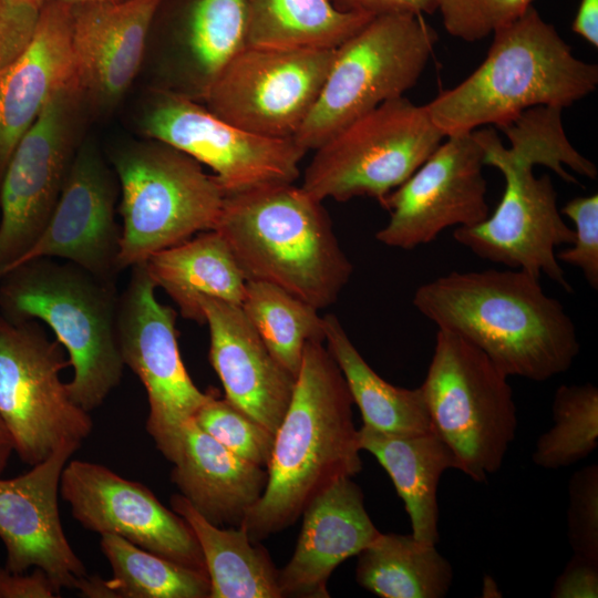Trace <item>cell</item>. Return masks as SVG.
Masks as SVG:
<instances>
[{"label":"cell","mask_w":598,"mask_h":598,"mask_svg":"<svg viewBox=\"0 0 598 598\" xmlns=\"http://www.w3.org/2000/svg\"><path fill=\"white\" fill-rule=\"evenodd\" d=\"M426 319L482 350L508 377L543 382L571 367L580 344L564 306L518 269L452 271L421 285Z\"/></svg>","instance_id":"obj_1"},{"label":"cell","mask_w":598,"mask_h":598,"mask_svg":"<svg viewBox=\"0 0 598 598\" xmlns=\"http://www.w3.org/2000/svg\"><path fill=\"white\" fill-rule=\"evenodd\" d=\"M324 341H309L274 439L267 484L241 523L254 543L292 525L309 502L362 470L350 391Z\"/></svg>","instance_id":"obj_2"},{"label":"cell","mask_w":598,"mask_h":598,"mask_svg":"<svg viewBox=\"0 0 598 598\" xmlns=\"http://www.w3.org/2000/svg\"><path fill=\"white\" fill-rule=\"evenodd\" d=\"M214 230L246 280L275 285L318 310L337 301L353 271L321 202L293 183L225 195Z\"/></svg>","instance_id":"obj_3"},{"label":"cell","mask_w":598,"mask_h":598,"mask_svg":"<svg viewBox=\"0 0 598 598\" xmlns=\"http://www.w3.org/2000/svg\"><path fill=\"white\" fill-rule=\"evenodd\" d=\"M493 35L477 69L425 104L445 137L499 128L535 106L564 109L596 90L598 66L577 59L533 6Z\"/></svg>","instance_id":"obj_4"},{"label":"cell","mask_w":598,"mask_h":598,"mask_svg":"<svg viewBox=\"0 0 598 598\" xmlns=\"http://www.w3.org/2000/svg\"><path fill=\"white\" fill-rule=\"evenodd\" d=\"M117 305L113 282L65 260L33 259L0 279V315L51 328L73 368L70 396L86 412L99 408L123 375Z\"/></svg>","instance_id":"obj_5"},{"label":"cell","mask_w":598,"mask_h":598,"mask_svg":"<svg viewBox=\"0 0 598 598\" xmlns=\"http://www.w3.org/2000/svg\"><path fill=\"white\" fill-rule=\"evenodd\" d=\"M474 131L484 150V164L503 174L505 188L494 213L473 226L456 227L454 239L482 259L538 279L545 275L570 292L556 247L570 245L575 231L557 207L551 178L534 175V166L544 163L539 144L526 133L512 132L505 147L494 130Z\"/></svg>","instance_id":"obj_6"},{"label":"cell","mask_w":598,"mask_h":598,"mask_svg":"<svg viewBox=\"0 0 598 598\" xmlns=\"http://www.w3.org/2000/svg\"><path fill=\"white\" fill-rule=\"evenodd\" d=\"M112 163L123 218L120 270L214 229L225 193L190 156L147 138L116 151Z\"/></svg>","instance_id":"obj_7"},{"label":"cell","mask_w":598,"mask_h":598,"mask_svg":"<svg viewBox=\"0 0 598 598\" xmlns=\"http://www.w3.org/2000/svg\"><path fill=\"white\" fill-rule=\"evenodd\" d=\"M421 389L432 430L453 452L457 470L485 482L502 467L516 435L508 375L482 350L439 329Z\"/></svg>","instance_id":"obj_8"},{"label":"cell","mask_w":598,"mask_h":598,"mask_svg":"<svg viewBox=\"0 0 598 598\" xmlns=\"http://www.w3.org/2000/svg\"><path fill=\"white\" fill-rule=\"evenodd\" d=\"M435 30L422 14L373 17L336 51L319 97L293 136L317 150L350 123L413 87L433 53Z\"/></svg>","instance_id":"obj_9"},{"label":"cell","mask_w":598,"mask_h":598,"mask_svg":"<svg viewBox=\"0 0 598 598\" xmlns=\"http://www.w3.org/2000/svg\"><path fill=\"white\" fill-rule=\"evenodd\" d=\"M444 138L425 105L385 101L315 150L301 188L320 202L367 196L382 205Z\"/></svg>","instance_id":"obj_10"},{"label":"cell","mask_w":598,"mask_h":598,"mask_svg":"<svg viewBox=\"0 0 598 598\" xmlns=\"http://www.w3.org/2000/svg\"><path fill=\"white\" fill-rule=\"evenodd\" d=\"M70 367L64 348L37 320L0 315V417L22 462L35 465L59 446H81L92 429L61 372Z\"/></svg>","instance_id":"obj_11"},{"label":"cell","mask_w":598,"mask_h":598,"mask_svg":"<svg viewBox=\"0 0 598 598\" xmlns=\"http://www.w3.org/2000/svg\"><path fill=\"white\" fill-rule=\"evenodd\" d=\"M118 296L117 340L124 365L145 388L150 412L146 430L172 463L181 452L185 430L209 398L200 391L182 360L176 311L161 303L145 264L132 268Z\"/></svg>","instance_id":"obj_12"},{"label":"cell","mask_w":598,"mask_h":598,"mask_svg":"<svg viewBox=\"0 0 598 598\" xmlns=\"http://www.w3.org/2000/svg\"><path fill=\"white\" fill-rule=\"evenodd\" d=\"M140 132L214 172L225 195L272 183H293L307 153L293 140L244 131L204 103L151 86L142 104Z\"/></svg>","instance_id":"obj_13"},{"label":"cell","mask_w":598,"mask_h":598,"mask_svg":"<svg viewBox=\"0 0 598 598\" xmlns=\"http://www.w3.org/2000/svg\"><path fill=\"white\" fill-rule=\"evenodd\" d=\"M83 109L73 82L61 86L10 156L0 183V279L32 247L58 203Z\"/></svg>","instance_id":"obj_14"},{"label":"cell","mask_w":598,"mask_h":598,"mask_svg":"<svg viewBox=\"0 0 598 598\" xmlns=\"http://www.w3.org/2000/svg\"><path fill=\"white\" fill-rule=\"evenodd\" d=\"M334 51L246 45L227 63L202 103L244 131L293 137L319 97Z\"/></svg>","instance_id":"obj_15"},{"label":"cell","mask_w":598,"mask_h":598,"mask_svg":"<svg viewBox=\"0 0 598 598\" xmlns=\"http://www.w3.org/2000/svg\"><path fill=\"white\" fill-rule=\"evenodd\" d=\"M484 150L475 131L447 136L383 204L388 224L375 238L385 246L413 249L450 227L473 226L488 216Z\"/></svg>","instance_id":"obj_16"},{"label":"cell","mask_w":598,"mask_h":598,"mask_svg":"<svg viewBox=\"0 0 598 598\" xmlns=\"http://www.w3.org/2000/svg\"><path fill=\"white\" fill-rule=\"evenodd\" d=\"M60 493L84 528L121 536L145 550L207 574L188 524L143 484L104 465L75 460L62 471Z\"/></svg>","instance_id":"obj_17"},{"label":"cell","mask_w":598,"mask_h":598,"mask_svg":"<svg viewBox=\"0 0 598 598\" xmlns=\"http://www.w3.org/2000/svg\"><path fill=\"white\" fill-rule=\"evenodd\" d=\"M116 182L99 150L91 142L82 144L44 229L11 268L39 258L62 259L113 282L121 248Z\"/></svg>","instance_id":"obj_18"},{"label":"cell","mask_w":598,"mask_h":598,"mask_svg":"<svg viewBox=\"0 0 598 598\" xmlns=\"http://www.w3.org/2000/svg\"><path fill=\"white\" fill-rule=\"evenodd\" d=\"M80 446L63 444L48 458L17 477L0 476V538L6 568L42 569L53 585L76 589L87 575L62 528L58 495L65 464Z\"/></svg>","instance_id":"obj_19"},{"label":"cell","mask_w":598,"mask_h":598,"mask_svg":"<svg viewBox=\"0 0 598 598\" xmlns=\"http://www.w3.org/2000/svg\"><path fill=\"white\" fill-rule=\"evenodd\" d=\"M164 0H118L72 6L73 78L83 105L110 111L145 59Z\"/></svg>","instance_id":"obj_20"},{"label":"cell","mask_w":598,"mask_h":598,"mask_svg":"<svg viewBox=\"0 0 598 598\" xmlns=\"http://www.w3.org/2000/svg\"><path fill=\"white\" fill-rule=\"evenodd\" d=\"M202 309L209 330V361L225 398L275 434L296 378L270 353L241 306L205 299Z\"/></svg>","instance_id":"obj_21"},{"label":"cell","mask_w":598,"mask_h":598,"mask_svg":"<svg viewBox=\"0 0 598 598\" xmlns=\"http://www.w3.org/2000/svg\"><path fill=\"white\" fill-rule=\"evenodd\" d=\"M246 0H187L153 48L154 84L203 102L227 63L246 47Z\"/></svg>","instance_id":"obj_22"},{"label":"cell","mask_w":598,"mask_h":598,"mask_svg":"<svg viewBox=\"0 0 598 598\" xmlns=\"http://www.w3.org/2000/svg\"><path fill=\"white\" fill-rule=\"evenodd\" d=\"M292 557L279 570L281 597H329L332 571L368 547L381 532L364 506L352 477L341 478L315 496L303 509Z\"/></svg>","instance_id":"obj_23"},{"label":"cell","mask_w":598,"mask_h":598,"mask_svg":"<svg viewBox=\"0 0 598 598\" xmlns=\"http://www.w3.org/2000/svg\"><path fill=\"white\" fill-rule=\"evenodd\" d=\"M72 6L49 0L32 37L0 75V183L20 138L56 90L72 81Z\"/></svg>","instance_id":"obj_24"},{"label":"cell","mask_w":598,"mask_h":598,"mask_svg":"<svg viewBox=\"0 0 598 598\" xmlns=\"http://www.w3.org/2000/svg\"><path fill=\"white\" fill-rule=\"evenodd\" d=\"M172 482L181 495L209 523L240 526L267 484V468L234 454L194 420L185 430Z\"/></svg>","instance_id":"obj_25"},{"label":"cell","mask_w":598,"mask_h":598,"mask_svg":"<svg viewBox=\"0 0 598 598\" xmlns=\"http://www.w3.org/2000/svg\"><path fill=\"white\" fill-rule=\"evenodd\" d=\"M361 451L371 453L391 477L410 517L412 535L436 545L439 535L437 487L442 474L457 470L455 456L433 431L388 434L362 425Z\"/></svg>","instance_id":"obj_26"},{"label":"cell","mask_w":598,"mask_h":598,"mask_svg":"<svg viewBox=\"0 0 598 598\" xmlns=\"http://www.w3.org/2000/svg\"><path fill=\"white\" fill-rule=\"evenodd\" d=\"M144 264L156 288L173 299L185 319L205 324V299L241 305L247 280L227 243L214 229L157 251Z\"/></svg>","instance_id":"obj_27"},{"label":"cell","mask_w":598,"mask_h":598,"mask_svg":"<svg viewBox=\"0 0 598 598\" xmlns=\"http://www.w3.org/2000/svg\"><path fill=\"white\" fill-rule=\"evenodd\" d=\"M171 505L199 544L210 582L209 598L281 597L279 570L241 526L225 529L209 523L182 495H173Z\"/></svg>","instance_id":"obj_28"},{"label":"cell","mask_w":598,"mask_h":598,"mask_svg":"<svg viewBox=\"0 0 598 598\" xmlns=\"http://www.w3.org/2000/svg\"><path fill=\"white\" fill-rule=\"evenodd\" d=\"M324 342L339 365L363 425L388 434L432 430L421 386L405 389L382 379L362 358L334 315L323 316Z\"/></svg>","instance_id":"obj_29"},{"label":"cell","mask_w":598,"mask_h":598,"mask_svg":"<svg viewBox=\"0 0 598 598\" xmlns=\"http://www.w3.org/2000/svg\"><path fill=\"white\" fill-rule=\"evenodd\" d=\"M246 45L265 49H337L373 17L344 11L331 0H246Z\"/></svg>","instance_id":"obj_30"},{"label":"cell","mask_w":598,"mask_h":598,"mask_svg":"<svg viewBox=\"0 0 598 598\" xmlns=\"http://www.w3.org/2000/svg\"><path fill=\"white\" fill-rule=\"evenodd\" d=\"M101 550L113 576L83 577L76 589L89 598H209L210 582L204 571L145 550L125 538L102 534Z\"/></svg>","instance_id":"obj_31"},{"label":"cell","mask_w":598,"mask_h":598,"mask_svg":"<svg viewBox=\"0 0 598 598\" xmlns=\"http://www.w3.org/2000/svg\"><path fill=\"white\" fill-rule=\"evenodd\" d=\"M357 556V582L382 598H443L453 581L450 561L412 534L380 533Z\"/></svg>","instance_id":"obj_32"},{"label":"cell","mask_w":598,"mask_h":598,"mask_svg":"<svg viewBox=\"0 0 598 598\" xmlns=\"http://www.w3.org/2000/svg\"><path fill=\"white\" fill-rule=\"evenodd\" d=\"M241 309L275 359L296 379L309 341H324L323 317L310 303L264 281L247 280Z\"/></svg>","instance_id":"obj_33"},{"label":"cell","mask_w":598,"mask_h":598,"mask_svg":"<svg viewBox=\"0 0 598 598\" xmlns=\"http://www.w3.org/2000/svg\"><path fill=\"white\" fill-rule=\"evenodd\" d=\"M553 426L539 435L533 462L546 470L570 466L598 446V389L561 384L553 400Z\"/></svg>","instance_id":"obj_34"},{"label":"cell","mask_w":598,"mask_h":598,"mask_svg":"<svg viewBox=\"0 0 598 598\" xmlns=\"http://www.w3.org/2000/svg\"><path fill=\"white\" fill-rule=\"evenodd\" d=\"M194 422L234 454L267 468L275 434L226 398L219 399L215 391H210Z\"/></svg>","instance_id":"obj_35"},{"label":"cell","mask_w":598,"mask_h":598,"mask_svg":"<svg viewBox=\"0 0 598 598\" xmlns=\"http://www.w3.org/2000/svg\"><path fill=\"white\" fill-rule=\"evenodd\" d=\"M534 0H437L446 32L466 42L492 34L520 17Z\"/></svg>","instance_id":"obj_36"},{"label":"cell","mask_w":598,"mask_h":598,"mask_svg":"<svg viewBox=\"0 0 598 598\" xmlns=\"http://www.w3.org/2000/svg\"><path fill=\"white\" fill-rule=\"evenodd\" d=\"M567 538L574 555L598 563V465L574 472L568 482Z\"/></svg>","instance_id":"obj_37"},{"label":"cell","mask_w":598,"mask_h":598,"mask_svg":"<svg viewBox=\"0 0 598 598\" xmlns=\"http://www.w3.org/2000/svg\"><path fill=\"white\" fill-rule=\"evenodd\" d=\"M575 225L569 247L556 252L557 259L577 267L589 286L598 289V195L579 196L560 209Z\"/></svg>","instance_id":"obj_38"},{"label":"cell","mask_w":598,"mask_h":598,"mask_svg":"<svg viewBox=\"0 0 598 598\" xmlns=\"http://www.w3.org/2000/svg\"><path fill=\"white\" fill-rule=\"evenodd\" d=\"M39 11L0 0V75L30 41Z\"/></svg>","instance_id":"obj_39"},{"label":"cell","mask_w":598,"mask_h":598,"mask_svg":"<svg viewBox=\"0 0 598 598\" xmlns=\"http://www.w3.org/2000/svg\"><path fill=\"white\" fill-rule=\"evenodd\" d=\"M553 598L598 597V563L573 555L550 591Z\"/></svg>","instance_id":"obj_40"},{"label":"cell","mask_w":598,"mask_h":598,"mask_svg":"<svg viewBox=\"0 0 598 598\" xmlns=\"http://www.w3.org/2000/svg\"><path fill=\"white\" fill-rule=\"evenodd\" d=\"M60 590L40 568L31 574L11 571L0 567V598H53Z\"/></svg>","instance_id":"obj_41"},{"label":"cell","mask_w":598,"mask_h":598,"mask_svg":"<svg viewBox=\"0 0 598 598\" xmlns=\"http://www.w3.org/2000/svg\"><path fill=\"white\" fill-rule=\"evenodd\" d=\"M344 11L365 12L371 16L390 13L431 14L437 11V0H331Z\"/></svg>","instance_id":"obj_42"},{"label":"cell","mask_w":598,"mask_h":598,"mask_svg":"<svg viewBox=\"0 0 598 598\" xmlns=\"http://www.w3.org/2000/svg\"><path fill=\"white\" fill-rule=\"evenodd\" d=\"M573 31L598 48V0H580Z\"/></svg>","instance_id":"obj_43"},{"label":"cell","mask_w":598,"mask_h":598,"mask_svg":"<svg viewBox=\"0 0 598 598\" xmlns=\"http://www.w3.org/2000/svg\"><path fill=\"white\" fill-rule=\"evenodd\" d=\"M13 451L11 436L0 417V476L4 471L8 460Z\"/></svg>","instance_id":"obj_44"},{"label":"cell","mask_w":598,"mask_h":598,"mask_svg":"<svg viewBox=\"0 0 598 598\" xmlns=\"http://www.w3.org/2000/svg\"><path fill=\"white\" fill-rule=\"evenodd\" d=\"M14 4L40 10L49 0H11Z\"/></svg>","instance_id":"obj_45"},{"label":"cell","mask_w":598,"mask_h":598,"mask_svg":"<svg viewBox=\"0 0 598 598\" xmlns=\"http://www.w3.org/2000/svg\"><path fill=\"white\" fill-rule=\"evenodd\" d=\"M59 1H62L71 6H75V4L87 3V2H109V1L114 2L118 0H59Z\"/></svg>","instance_id":"obj_46"}]
</instances>
